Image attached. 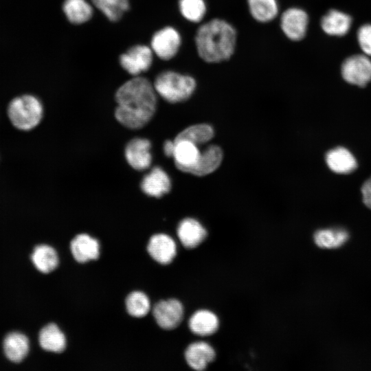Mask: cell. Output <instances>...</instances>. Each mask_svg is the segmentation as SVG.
<instances>
[{
    "label": "cell",
    "instance_id": "cell-1",
    "mask_svg": "<svg viewBox=\"0 0 371 371\" xmlns=\"http://www.w3.org/2000/svg\"><path fill=\"white\" fill-rule=\"evenodd\" d=\"M157 93L148 78L138 76L117 90L115 117L124 127L136 130L145 126L157 109Z\"/></svg>",
    "mask_w": 371,
    "mask_h": 371
},
{
    "label": "cell",
    "instance_id": "cell-2",
    "mask_svg": "<svg viewBox=\"0 0 371 371\" xmlns=\"http://www.w3.org/2000/svg\"><path fill=\"white\" fill-rule=\"evenodd\" d=\"M237 42L236 27L228 21L217 17L202 22L194 35L197 55L209 64L230 60L235 54Z\"/></svg>",
    "mask_w": 371,
    "mask_h": 371
},
{
    "label": "cell",
    "instance_id": "cell-3",
    "mask_svg": "<svg viewBox=\"0 0 371 371\" xmlns=\"http://www.w3.org/2000/svg\"><path fill=\"white\" fill-rule=\"evenodd\" d=\"M157 95L175 104L188 100L196 89V80L191 75L172 70L159 73L153 82Z\"/></svg>",
    "mask_w": 371,
    "mask_h": 371
},
{
    "label": "cell",
    "instance_id": "cell-4",
    "mask_svg": "<svg viewBox=\"0 0 371 371\" xmlns=\"http://www.w3.org/2000/svg\"><path fill=\"white\" fill-rule=\"evenodd\" d=\"M43 107L32 95H23L10 101L8 108L9 119L14 126L22 131L35 128L41 121Z\"/></svg>",
    "mask_w": 371,
    "mask_h": 371
},
{
    "label": "cell",
    "instance_id": "cell-5",
    "mask_svg": "<svg viewBox=\"0 0 371 371\" xmlns=\"http://www.w3.org/2000/svg\"><path fill=\"white\" fill-rule=\"evenodd\" d=\"M280 28L286 38L300 41L306 35L309 18L307 12L299 7H289L279 15Z\"/></svg>",
    "mask_w": 371,
    "mask_h": 371
},
{
    "label": "cell",
    "instance_id": "cell-6",
    "mask_svg": "<svg viewBox=\"0 0 371 371\" xmlns=\"http://www.w3.org/2000/svg\"><path fill=\"white\" fill-rule=\"evenodd\" d=\"M182 44V37L177 29L165 26L152 36L150 48L161 60H170L179 53Z\"/></svg>",
    "mask_w": 371,
    "mask_h": 371
},
{
    "label": "cell",
    "instance_id": "cell-7",
    "mask_svg": "<svg viewBox=\"0 0 371 371\" xmlns=\"http://www.w3.org/2000/svg\"><path fill=\"white\" fill-rule=\"evenodd\" d=\"M153 52L150 47L136 45L120 55L119 62L127 73L134 76L148 71L153 60Z\"/></svg>",
    "mask_w": 371,
    "mask_h": 371
},
{
    "label": "cell",
    "instance_id": "cell-8",
    "mask_svg": "<svg viewBox=\"0 0 371 371\" xmlns=\"http://www.w3.org/2000/svg\"><path fill=\"white\" fill-rule=\"evenodd\" d=\"M341 75L348 83L364 87L371 80V60L366 55H355L346 59Z\"/></svg>",
    "mask_w": 371,
    "mask_h": 371
},
{
    "label": "cell",
    "instance_id": "cell-9",
    "mask_svg": "<svg viewBox=\"0 0 371 371\" xmlns=\"http://www.w3.org/2000/svg\"><path fill=\"white\" fill-rule=\"evenodd\" d=\"M157 324L166 330H171L181 323L183 316V307L177 300L170 299L157 303L153 310Z\"/></svg>",
    "mask_w": 371,
    "mask_h": 371
},
{
    "label": "cell",
    "instance_id": "cell-10",
    "mask_svg": "<svg viewBox=\"0 0 371 371\" xmlns=\"http://www.w3.org/2000/svg\"><path fill=\"white\" fill-rule=\"evenodd\" d=\"M151 144L148 139L136 137L126 145L124 155L128 164L135 170H144L152 162Z\"/></svg>",
    "mask_w": 371,
    "mask_h": 371
},
{
    "label": "cell",
    "instance_id": "cell-11",
    "mask_svg": "<svg viewBox=\"0 0 371 371\" xmlns=\"http://www.w3.org/2000/svg\"><path fill=\"white\" fill-rule=\"evenodd\" d=\"M174 142L172 159L175 164L179 170L189 173L198 161L201 151L198 145L188 139L175 137Z\"/></svg>",
    "mask_w": 371,
    "mask_h": 371
},
{
    "label": "cell",
    "instance_id": "cell-12",
    "mask_svg": "<svg viewBox=\"0 0 371 371\" xmlns=\"http://www.w3.org/2000/svg\"><path fill=\"white\" fill-rule=\"evenodd\" d=\"M171 184L167 172L161 167L155 166L143 177L140 187L146 195L159 198L169 192Z\"/></svg>",
    "mask_w": 371,
    "mask_h": 371
},
{
    "label": "cell",
    "instance_id": "cell-13",
    "mask_svg": "<svg viewBox=\"0 0 371 371\" xmlns=\"http://www.w3.org/2000/svg\"><path fill=\"white\" fill-rule=\"evenodd\" d=\"M150 256L162 265H168L172 261L177 254V245L175 240L165 234L153 235L147 246Z\"/></svg>",
    "mask_w": 371,
    "mask_h": 371
},
{
    "label": "cell",
    "instance_id": "cell-14",
    "mask_svg": "<svg viewBox=\"0 0 371 371\" xmlns=\"http://www.w3.org/2000/svg\"><path fill=\"white\" fill-rule=\"evenodd\" d=\"M70 249L74 259L80 263L98 259L100 256L98 240L87 234L76 236L71 241Z\"/></svg>",
    "mask_w": 371,
    "mask_h": 371
},
{
    "label": "cell",
    "instance_id": "cell-15",
    "mask_svg": "<svg viewBox=\"0 0 371 371\" xmlns=\"http://www.w3.org/2000/svg\"><path fill=\"white\" fill-rule=\"evenodd\" d=\"M177 235L185 247L192 249L204 240L207 236V231L197 220L186 218L179 223Z\"/></svg>",
    "mask_w": 371,
    "mask_h": 371
},
{
    "label": "cell",
    "instance_id": "cell-16",
    "mask_svg": "<svg viewBox=\"0 0 371 371\" xmlns=\"http://www.w3.org/2000/svg\"><path fill=\"white\" fill-rule=\"evenodd\" d=\"M3 348L8 359L14 363H19L29 352L30 341L23 333L17 331L11 332L4 338Z\"/></svg>",
    "mask_w": 371,
    "mask_h": 371
},
{
    "label": "cell",
    "instance_id": "cell-17",
    "mask_svg": "<svg viewBox=\"0 0 371 371\" xmlns=\"http://www.w3.org/2000/svg\"><path fill=\"white\" fill-rule=\"evenodd\" d=\"M223 158L222 149L217 145H210L201 152L199 159L189 173L195 176H205L214 172Z\"/></svg>",
    "mask_w": 371,
    "mask_h": 371
},
{
    "label": "cell",
    "instance_id": "cell-18",
    "mask_svg": "<svg viewBox=\"0 0 371 371\" xmlns=\"http://www.w3.org/2000/svg\"><path fill=\"white\" fill-rule=\"evenodd\" d=\"M216 357L214 348L207 343L197 341L186 348L185 358L188 364L195 370H204Z\"/></svg>",
    "mask_w": 371,
    "mask_h": 371
},
{
    "label": "cell",
    "instance_id": "cell-19",
    "mask_svg": "<svg viewBox=\"0 0 371 371\" xmlns=\"http://www.w3.org/2000/svg\"><path fill=\"white\" fill-rule=\"evenodd\" d=\"M251 18L259 23H269L280 15L278 0H246Z\"/></svg>",
    "mask_w": 371,
    "mask_h": 371
},
{
    "label": "cell",
    "instance_id": "cell-20",
    "mask_svg": "<svg viewBox=\"0 0 371 371\" xmlns=\"http://www.w3.org/2000/svg\"><path fill=\"white\" fill-rule=\"evenodd\" d=\"M351 24V17L337 10H329L321 20L322 30L331 36H341L346 34Z\"/></svg>",
    "mask_w": 371,
    "mask_h": 371
},
{
    "label": "cell",
    "instance_id": "cell-21",
    "mask_svg": "<svg viewBox=\"0 0 371 371\" xmlns=\"http://www.w3.org/2000/svg\"><path fill=\"white\" fill-rule=\"evenodd\" d=\"M349 239L347 230L341 227L321 229L315 232L313 240L317 247L334 249L342 247Z\"/></svg>",
    "mask_w": 371,
    "mask_h": 371
},
{
    "label": "cell",
    "instance_id": "cell-22",
    "mask_svg": "<svg viewBox=\"0 0 371 371\" xmlns=\"http://www.w3.org/2000/svg\"><path fill=\"white\" fill-rule=\"evenodd\" d=\"M41 347L48 352H62L66 347V339L63 333L55 324L45 326L38 335Z\"/></svg>",
    "mask_w": 371,
    "mask_h": 371
},
{
    "label": "cell",
    "instance_id": "cell-23",
    "mask_svg": "<svg viewBox=\"0 0 371 371\" xmlns=\"http://www.w3.org/2000/svg\"><path fill=\"white\" fill-rule=\"evenodd\" d=\"M218 327L217 316L207 310L195 312L189 320L191 331L200 336H207L214 333Z\"/></svg>",
    "mask_w": 371,
    "mask_h": 371
},
{
    "label": "cell",
    "instance_id": "cell-24",
    "mask_svg": "<svg viewBox=\"0 0 371 371\" xmlns=\"http://www.w3.org/2000/svg\"><path fill=\"white\" fill-rule=\"evenodd\" d=\"M328 167L337 173H349L357 167V161L351 153L345 148L330 150L326 157Z\"/></svg>",
    "mask_w": 371,
    "mask_h": 371
},
{
    "label": "cell",
    "instance_id": "cell-25",
    "mask_svg": "<svg viewBox=\"0 0 371 371\" xmlns=\"http://www.w3.org/2000/svg\"><path fill=\"white\" fill-rule=\"evenodd\" d=\"M31 260L37 270L43 273L52 272L58 265L56 250L48 245L36 246L31 254Z\"/></svg>",
    "mask_w": 371,
    "mask_h": 371
},
{
    "label": "cell",
    "instance_id": "cell-26",
    "mask_svg": "<svg viewBox=\"0 0 371 371\" xmlns=\"http://www.w3.org/2000/svg\"><path fill=\"white\" fill-rule=\"evenodd\" d=\"M63 10L69 22L73 24L86 23L93 15V7L86 0H65Z\"/></svg>",
    "mask_w": 371,
    "mask_h": 371
},
{
    "label": "cell",
    "instance_id": "cell-27",
    "mask_svg": "<svg viewBox=\"0 0 371 371\" xmlns=\"http://www.w3.org/2000/svg\"><path fill=\"white\" fill-rule=\"evenodd\" d=\"M178 8L183 18L192 23H201L207 12L205 0H179Z\"/></svg>",
    "mask_w": 371,
    "mask_h": 371
},
{
    "label": "cell",
    "instance_id": "cell-28",
    "mask_svg": "<svg viewBox=\"0 0 371 371\" xmlns=\"http://www.w3.org/2000/svg\"><path fill=\"white\" fill-rule=\"evenodd\" d=\"M96 7L109 21L120 20L129 8L128 0H91Z\"/></svg>",
    "mask_w": 371,
    "mask_h": 371
},
{
    "label": "cell",
    "instance_id": "cell-29",
    "mask_svg": "<svg viewBox=\"0 0 371 371\" xmlns=\"http://www.w3.org/2000/svg\"><path fill=\"white\" fill-rule=\"evenodd\" d=\"M214 135V131L212 126L207 124H198L186 128L176 137L188 139L199 145L208 142Z\"/></svg>",
    "mask_w": 371,
    "mask_h": 371
},
{
    "label": "cell",
    "instance_id": "cell-30",
    "mask_svg": "<svg viewBox=\"0 0 371 371\" xmlns=\"http://www.w3.org/2000/svg\"><path fill=\"white\" fill-rule=\"evenodd\" d=\"M125 304L128 314L135 317L145 316L150 308L148 297L141 291L131 293L126 298Z\"/></svg>",
    "mask_w": 371,
    "mask_h": 371
},
{
    "label": "cell",
    "instance_id": "cell-31",
    "mask_svg": "<svg viewBox=\"0 0 371 371\" xmlns=\"http://www.w3.org/2000/svg\"><path fill=\"white\" fill-rule=\"evenodd\" d=\"M357 40L364 54L371 56V24L363 25L358 30Z\"/></svg>",
    "mask_w": 371,
    "mask_h": 371
},
{
    "label": "cell",
    "instance_id": "cell-32",
    "mask_svg": "<svg viewBox=\"0 0 371 371\" xmlns=\"http://www.w3.org/2000/svg\"><path fill=\"white\" fill-rule=\"evenodd\" d=\"M363 201L365 205L371 209V177L363 183L361 188Z\"/></svg>",
    "mask_w": 371,
    "mask_h": 371
},
{
    "label": "cell",
    "instance_id": "cell-33",
    "mask_svg": "<svg viewBox=\"0 0 371 371\" xmlns=\"http://www.w3.org/2000/svg\"><path fill=\"white\" fill-rule=\"evenodd\" d=\"M175 148V142L174 140H166L164 143L163 150L166 156L168 157H172L173 152Z\"/></svg>",
    "mask_w": 371,
    "mask_h": 371
}]
</instances>
